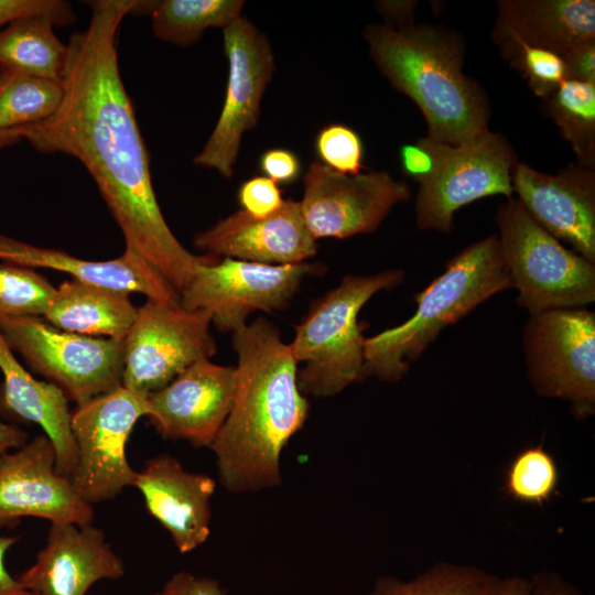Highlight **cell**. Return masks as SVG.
I'll list each match as a JSON object with an SVG mask.
<instances>
[{
    "mask_svg": "<svg viewBox=\"0 0 595 595\" xmlns=\"http://www.w3.org/2000/svg\"><path fill=\"white\" fill-rule=\"evenodd\" d=\"M87 3L89 24L73 33L67 43L60 106L46 119L15 129L41 153L79 160L121 229L126 248L181 293L207 255L191 253L164 219L152 185L149 153L120 76L117 35L136 0Z\"/></svg>",
    "mask_w": 595,
    "mask_h": 595,
    "instance_id": "1",
    "label": "cell"
},
{
    "mask_svg": "<svg viewBox=\"0 0 595 595\" xmlns=\"http://www.w3.org/2000/svg\"><path fill=\"white\" fill-rule=\"evenodd\" d=\"M238 357L231 410L209 448L220 484L230 493L281 484L280 456L304 425L309 402L298 387L290 344L264 317L232 333Z\"/></svg>",
    "mask_w": 595,
    "mask_h": 595,
    "instance_id": "2",
    "label": "cell"
},
{
    "mask_svg": "<svg viewBox=\"0 0 595 595\" xmlns=\"http://www.w3.org/2000/svg\"><path fill=\"white\" fill-rule=\"evenodd\" d=\"M363 35L378 69L421 110L429 138L459 145L489 130V104L463 72L465 44L457 32L432 24H368Z\"/></svg>",
    "mask_w": 595,
    "mask_h": 595,
    "instance_id": "3",
    "label": "cell"
},
{
    "mask_svg": "<svg viewBox=\"0 0 595 595\" xmlns=\"http://www.w3.org/2000/svg\"><path fill=\"white\" fill-rule=\"evenodd\" d=\"M510 288L497 234L469 245L415 295L416 310L408 321L365 338L363 380L399 381L446 326Z\"/></svg>",
    "mask_w": 595,
    "mask_h": 595,
    "instance_id": "4",
    "label": "cell"
},
{
    "mask_svg": "<svg viewBox=\"0 0 595 595\" xmlns=\"http://www.w3.org/2000/svg\"><path fill=\"white\" fill-rule=\"evenodd\" d=\"M404 280L401 269L369 275H346L315 301L295 326L290 343L298 369L300 391L317 398L339 393L363 380L366 324L358 322L363 306L379 291L398 286Z\"/></svg>",
    "mask_w": 595,
    "mask_h": 595,
    "instance_id": "5",
    "label": "cell"
},
{
    "mask_svg": "<svg viewBox=\"0 0 595 595\" xmlns=\"http://www.w3.org/2000/svg\"><path fill=\"white\" fill-rule=\"evenodd\" d=\"M495 221L501 257L530 315L584 307L595 301V263L566 249L516 198L502 202Z\"/></svg>",
    "mask_w": 595,
    "mask_h": 595,
    "instance_id": "6",
    "label": "cell"
},
{
    "mask_svg": "<svg viewBox=\"0 0 595 595\" xmlns=\"http://www.w3.org/2000/svg\"><path fill=\"white\" fill-rule=\"evenodd\" d=\"M12 351L80 405L121 386L123 340L58 329L40 316L0 317Z\"/></svg>",
    "mask_w": 595,
    "mask_h": 595,
    "instance_id": "7",
    "label": "cell"
},
{
    "mask_svg": "<svg viewBox=\"0 0 595 595\" xmlns=\"http://www.w3.org/2000/svg\"><path fill=\"white\" fill-rule=\"evenodd\" d=\"M527 378L536 393L565 400L572 415L595 412V313L583 307L529 316L522 335Z\"/></svg>",
    "mask_w": 595,
    "mask_h": 595,
    "instance_id": "8",
    "label": "cell"
},
{
    "mask_svg": "<svg viewBox=\"0 0 595 595\" xmlns=\"http://www.w3.org/2000/svg\"><path fill=\"white\" fill-rule=\"evenodd\" d=\"M210 324L206 310L148 299L123 340L121 386L149 397L194 363L209 359L217 350Z\"/></svg>",
    "mask_w": 595,
    "mask_h": 595,
    "instance_id": "9",
    "label": "cell"
},
{
    "mask_svg": "<svg viewBox=\"0 0 595 595\" xmlns=\"http://www.w3.org/2000/svg\"><path fill=\"white\" fill-rule=\"evenodd\" d=\"M317 270L305 262L264 264L215 256L198 262L180 293L183 307L209 312L212 323L223 333L245 326L257 311L272 312L285 307L298 292L305 275Z\"/></svg>",
    "mask_w": 595,
    "mask_h": 595,
    "instance_id": "10",
    "label": "cell"
},
{
    "mask_svg": "<svg viewBox=\"0 0 595 595\" xmlns=\"http://www.w3.org/2000/svg\"><path fill=\"white\" fill-rule=\"evenodd\" d=\"M147 400L148 396L120 386L72 412L77 462L71 480L90 505L110 500L133 485L137 472L127 459L126 446L133 426L145 416Z\"/></svg>",
    "mask_w": 595,
    "mask_h": 595,
    "instance_id": "11",
    "label": "cell"
},
{
    "mask_svg": "<svg viewBox=\"0 0 595 595\" xmlns=\"http://www.w3.org/2000/svg\"><path fill=\"white\" fill-rule=\"evenodd\" d=\"M223 37L228 60L226 96L217 123L193 163L230 178L242 137L259 121L275 61L268 36L244 15L223 29Z\"/></svg>",
    "mask_w": 595,
    "mask_h": 595,
    "instance_id": "12",
    "label": "cell"
},
{
    "mask_svg": "<svg viewBox=\"0 0 595 595\" xmlns=\"http://www.w3.org/2000/svg\"><path fill=\"white\" fill-rule=\"evenodd\" d=\"M517 156L508 140L487 130L459 144H447L435 174L419 184L415 216L419 228L450 232L454 214L491 195L512 198Z\"/></svg>",
    "mask_w": 595,
    "mask_h": 595,
    "instance_id": "13",
    "label": "cell"
},
{
    "mask_svg": "<svg viewBox=\"0 0 595 595\" xmlns=\"http://www.w3.org/2000/svg\"><path fill=\"white\" fill-rule=\"evenodd\" d=\"M302 215L311 235L344 239L375 231L392 207L411 196L407 182L385 171L338 173L320 161L303 176Z\"/></svg>",
    "mask_w": 595,
    "mask_h": 595,
    "instance_id": "14",
    "label": "cell"
},
{
    "mask_svg": "<svg viewBox=\"0 0 595 595\" xmlns=\"http://www.w3.org/2000/svg\"><path fill=\"white\" fill-rule=\"evenodd\" d=\"M25 517L77 526L95 518L93 505L56 472L55 448L45 434L0 456V529H14Z\"/></svg>",
    "mask_w": 595,
    "mask_h": 595,
    "instance_id": "15",
    "label": "cell"
},
{
    "mask_svg": "<svg viewBox=\"0 0 595 595\" xmlns=\"http://www.w3.org/2000/svg\"><path fill=\"white\" fill-rule=\"evenodd\" d=\"M237 370L202 359L150 394L145 418L164 440L209 447L234 402Z\"/></svg>",
    "mask_w": 595,
    "mask_h": 595,
    "instance_id": "16",
    "label": "cell"
},
{
    "mask_svg": "<svg viewBox=\"0 0 595 595\" xmlns=\"http://www.w3.org/2000/svg\"><path fill=\"white\" fill-rule=\"evenodd\" d=\"M513 192L529 215L558 240L595 263V171L581 163L547 174L517 163Z\"/></svg>",
    "mask_w": 595,
    "mask_h": 595,
    "instance_id": "17",
    "label": "cell"
},
{
    "mask_svg": "<svg viewBox=\"0 0 595 595\" xmlns=\"http://www.w3.org/2000/svg\"><path fill=\"white\" fill-rule=\"evenodd\" d=\"M125 563L93 526L51 522L44 547L32 566L17 577L35 595H86L101 580H118Z\"/></svg>",
    "mask_w": 595,
    "mask_h": 595,
    "instance_id": "18",
    "label": "cell"
},
{
    "mask_svg": "<svg viewBox=\"0 0 595 595\" xmlns=\"http://www.w3.org/2000/svg\"><path fill=\"white\" fill-rule=\"evenodd\" d=\"M193 245L206 255L264 264L305 262L317 251L301 204L292 198L266 217L238 210L195 234Z\"/></svg>",
    "mask_w": 595,
    "mask_h": 595,
    "instance_id": "19",
    "label": "cell"
},
{
    "mask_svg": "<svg viewBox=\"0 0 595 595\" xmlns=\"http://www.w3.org/2000/svg\"><path fill=\"white\" fill-rule=\"evenodd\" d=\"M133 487L141 493L149 513L169 531L174 545L187 553L210 534V497L216 482L183 468L172 455L149 458L137 472Z\"/></svg>",
    "mask_w": 595,
    "mask_h": 595,
    "instance_id": "20",
    "label": "cell"
},
{
    "mask_svg": "<svg viewBox=\"0 0 595 595\" xmlns=\"http://www.w3.org/2000/svg\"><path fill=\"white\" fill-rule=\"evenodd\" d=\"M0 418L9 423L41 426L55 448V469L72 478L77 450L71 428L72 412L64 392L51 382L35 379L15 358L0 331Z\"/></svg>",
    "mask_w": 595,
    "mask_h": 595,
    "instance_id": "21",
    "label": "cell"
},
{
    "mask_svg": "<svg viewBox=\"0 0 595 595\" xmlns=\"http://www.w3.org/2000/svg\"><path fill=\"white\" fill-rule=\"evenodd\" d=\"M0 260L31 269L61 271L72 279L127 294L138 292L150 300L180 303V293L151 264L127 248L116 259L91 261L0 234Z\"/></svg>",
    "mask_w": 595,
    "mask_h": 595,
    "instance_id": "22",
    "label": "cell"
},
{
    "mask_svg": "<svg viewBox=\"0 0 595 595\" xmlns=\"http://www.w3.org/2000/svg\"><path fill=\"white\" fill-rule=\"evenodd\" d=\"M506 39L564 56L575 46L595 41L593 0L498 1L495 42Z\"/></svg>",
    "mask_w": 595,
    "mask_h": 595,
    "instance_id": "23",
    "label": "cell"
},
{
    "mask_svg": "<svg viewBox=\"0 0 595 595\" xmlns=\"http://www.w3.org/2000/svg\"><path fill=\"white\" fill-rule=\"evenodd\" d=\"M138 307L127 293L72 279L55 288L43 317L65 332L125 340Z\"/></svg>",
    "mask_w": 595,
    "mask_h": 595,
    "instance_id": "24",
    "label": "cell"
},
{
    "mask_svg": "<svg viewBox=\"0 0 595 595\" xmlns=\"http://www.w3.org/2000/svg\"><path fill=\"white\" fill-rule=\"evenodd\" d=\"M44 15L20 18L0 31V69L62 82L67 44Z\"/></svg>",
    "mask_w": 595,
    "mask_h": 595,
    "instance_id": "25",
    "label": "cell"
},
{
    "mask_svg": "<svg viewBox=\"0 0 595 595\" xmlns=\"http://www.w3.org/2000/svg\"><path fill=\"white\" fill-rule=\"evenodd\" d=\"M244 0L137 1L131 13L151 17L156 39L178 46L191 45L209 28H226L240 18Z\"/></svg>",
    "mask_w": 595,
    "mask_h": 595,
    "instance_id": "26",
    "label": "cell"
},
{
    "mask_svg": "<svg viewBox=\"0 0 595 595\" xmlns=\"http://www.w3.org/2000/svg\"><path fill=\"white\" fill-rule=\"evenodd\" d=\"M502 580L475 565L437 562L409 581L380 576L367 595H497Z\"/></svg>",
    "mask_w": 595,
    "mask_h": 595,
    "instance_id": "27",
    "label": "cell"
},
{
    "mask_svg": "<svg viewBox=\"0 0 595 595\" xmlns=\"http://www.w3.org/2000/svg\"><path fill=\"white\" fill-rule=\"evenodd\" d=\"M544 110L571 144L578 163H595V84L564 79L543 98Z\"/></svg>",
    "mask_w": 595,
    "mask_h": 595,
    "instance_id": "28",
    "label": "cell"
},
{
    "mask_svg": "<svg viewBox=\"0 0 595 595\" xmlns=\"http://www.w3.org/2000/svg\"><path fill=\"white\" fill-rule=\"evenodd\" d=\"M62 98V82L0 69V130L46 119Z\"/></svg>",
    "mask_w": 595,
    "mask_h": 595,
    "instance_id": "29",
    "label": "cell"
},
{
    "mask_svg": "<svg viewBox=\"0 0 595 595\" xmlns=\"http://www.w3.org/2000/svg\"><path fill=\"white\" fill-rule=\"evenodd\" d=\"M559 470L552 455L541 445L529 446L512 459L505 491L516 501L542 506L556 491Z\"/></svg>",
    "mask_w": 595,
    "mask_h": 595,
    "instance_id": "30",
    "label": "cell"
},
{
    "mask_svg": "<svg viewBox=\"0 0 595 595\" xmlns=\"http://www.w3.org/2000/svg\"><path fill=\"white\" fill-rule=\"evenodd\" d=\"M54 292L34 269L0 264V317L43 316Z\"/></svg>",
    "mask_w": 595,
    "mask_h": 595,
    "instance_id": "31",
    "label": "cell"
},
{
    "mask_svg": "<svg viewBox=\"0 0 595 595\" xmlns=\"http://www.w3.org/2000/svg\"><path fill=\"white\" fill-rule=\"evenodd\" d=\"M496 43L504 57L522 73L537 96L545 98L566 79L565 64L559 54L512 39Z\"/></svg>",
    "mask_w": 595,
    "mask_h": 595,
    "instance_id": "32",
    "label": "cell"
},
{
    "mask_svg": "<svg viewBox=\"0 0 595 595\" xmlns=\"http://www.w3.org/2000/svg\"><path fill=\"white\" fill-rule=\"evenodd\" d=\"M315 151L323 164L338 173H361V139L355 130L345 125L332 123L324 127L315 138Z\"/></svg>",
    "mask_w": 595,
    "mask_h": 595,
    "instance_id": "33",
    "label": "cell"
},
{
    "mask_svg": "<svg viewBox=\"0 0 595 595\" xmlns=\"http://www.w3.org/2000/svg\"><path fill=\"white\" fill-rule=\"evenodd\" d=\"M447 143L435 141L429 137L415 143L400 148V164L403 173L419 184L431 178L437 171Z\"/></svg>",
    "mask_w": 595,
    "mask_h": 595,
    "instance_id": "34",
    "label": "cell"
},
{
    "mask_svg": "<svg viewBox=\"0 0 595 595\" xmlns=\"http://www.w3.org/2000/svg\"><path fill=\"white\" fill-rule=\"evenodd\" d=\"M44 15L55 25L64 26L75 21V14L68 2L62 0H0V28L12 21Z\"/></svg>",
    "mask_w": 595,
    "mask_h": 595,
    "instance_id": "35",
    "label": "cell"
},
{
    "mask_svg": "<svg viewBox=\"0 0 595 595\" xmlns=\"http://www.w3.org/2000/svg\"><path fill=\"white\" fill-rule=\"evenodd\" d=\"M237 196L241 210L259 218L277 212L284 201L277 183L267 176H255L245 181Z\"/></svg>",
    "mask_w": 595,
    "mask_h": 595,
    "instance_id": "36",
    "label": "cell"
},
{
    "mask_svg": "<svg viewBox=\"0 0 595 595\" xmlns=\"http://www.w3.org/2000/svg\"><path fill=\"white\" fill-rule=\"evenodd\" d=\"M259 167L275 183H291L301 172L299 158L285 149H270L263 152L259 160Z\"/></svg>",
    "mask_w": 595,
    "mask_h": 595,
    "instance_id": "37",
    "label": "cell"
},
{
    "mask_svg": "<svg viewBox=\"0 0 595 595\" xmlns=\"http://www.w3.org/2000/svg\"><path fill=\"white\" fill-rule=\"evenodd\" d=\"M154 595H226V589L216 578L198 577L187 571H181Z\"/></svg>",
    "mask_w": 595,
    "mask_h": 595,
    "instance_id": "38",
    "label": "cell"
},
{
    "mask_svg": "<svg viewBox=\"0 0 595 595\" xmlns=\"http://www.w3.org/2000/svg\"><path fill=\"white\" fill-rule=\"evenodd\" d=\"M566 79L595 84V41L582 43L563 57Z\"/></svg>",
    "mask_w": 595,
    "mask_h": 595,
    "instance_id": "39",
    "label": "cell"
},
{
    "mask_svg": "<svg viewBox=\"0 0 595 595\" xmlns=\"http://www.w3.org/2000/svg\"><path fill=\"white\" fill-rule=\"evenodd\" d=\"M383 23L393 29H402L415 24L414 15L418 1L413 0H381L375 4Z\"/></svg>",
    "mask_w": 595,
    "mask_h": 595,
    "instance_id": "40",
    "label": "cell"
},
{
    "mask_svg": "<svg viewBox=\"0 0 595 595\" xmlns=\"http://www.w3.org/2000/svg\"><path fill=\"white\" fill-rule=\"evenodd\" d=\"M531 595H584L556 572L542 571L533 574Z\"/></svg>",
    "mask_w": 595,
    "mask_h": 595,
    "instance_id": "41",
    "label": "cell"
},
{
    "mask_svg": "<svg viewBox=\"0 0 595 595\" xmlns=\"http://www.w3.org/2000/svg\"><path fill=\"white\" fill-rule=\"evenodd\" d=\"M20 538V536H0V595H35L25 589L18 578H14L6 567L4 559L7 552Z\"/></svg>",
    "mask_w": 595,
    "mask_h": 595,
    "instance_id": "42",
    "label": "cell"
},
{
    "mask_svg": "<svg viewBox=\"0 0 595 595\" xmlns=\"http://www.w3.org/2000/svg\"><path fill=\"white\" fill-rule=\"evenodd\" d=\"M28 441L29 434L24 430L0 418V456L21 447Z\"/></svg>",
    "mask_w": 595,
    "mask_h": 595,
    "instance_id": "43",
    "label": "cell"
},
{
    "mask_svg": "<svg viewBox=\"0 0 595 595\" xmlns=\"http://www.w3.org/2000/svg\"><path fill=\"white\" fill-rule=\"evenodd\" d=\"M497 595H531V582L520 576L504 578Z\"/></svg>",
    "mask_w": 595,
    "mask_h": 595,
    "instance_id": "44",
    "label": "cell"
},
{
    "mask_svg": "<svg viewBox=\"0 0 595 595\" xmlns=\"http://www.w3.org/2000/svg\"><path fill=\"white\" fill-rule=\"evenodd\" d=\"M22 140L15 128L9 130H0V149L14 145Z\"/></svg>",
    "mask_w": 595,
    "mask_h": 595,
    "instance_id": "45",
    "label": "cell"
}]
</instances>
